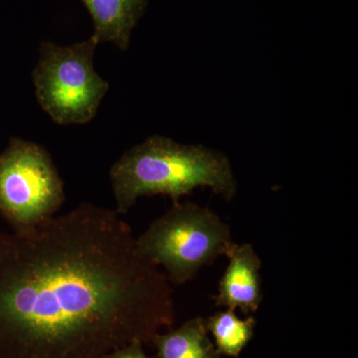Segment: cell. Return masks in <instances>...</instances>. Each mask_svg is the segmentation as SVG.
<instances>
[{
  "label": "cell",
  "mask_w": 358,
  "mask_h": 358,
  "mask_svg": "<svg viewBox=\"0 0 358 358\" xmlns=\"http://www.w3.org/2000/svg\"><path fill=\"white\" fill-rule=\"evenodd\" d=\"M115 210L0 231V358H107L176 319L171 282Z\"/></svg>",
  "instance_id": "cell-1"
},
{
  "label": "cell",
  "mask_w": 358,
  "mask_h": 358,
  "mask_svg": "<svg viewBox=\"0 0 358 358\" xmlns=\"http://www.w3.org/2000/svg\"><path fill=\"white\" fill-rule=\"evenodd\" d=\"M120 215L128 213L141 196L166 195L173 202L197 187H208L230 201L238 192L229 159L204 145H182L152 136L134 145L110 171Z\"/></svg>",
  "instance_id": "cell-2"
},
{
  "label": "cell",
  "mask_w": 358,
  "mask_h": 358,
  "mask_svg": "<svg viewBox=\"0 0 358 358\" xmlns=\"http://www.w3.org/2000/svg\"><path fill=\"white\" fill-rule=\"evenodd\" d=\"M143 257L164 273L171 284L185 285L205 266L225 255L232 245L229 225L215 212L192 202H173L136 237Z\"/></svg>",
  "instance_id": "cell-3"
},
{
  "label": "cell",
  "mask_w": 358,
  "mask_h": 358,
  "mask_svg": "<svg viewBox=\"0 0 358 358\" xmlns=\"http://www.w3.org/2000/svg\"><path fill=\"white\" fill-rule=\"evenodd\" d=\"M96 46L92 36L69 46L41 43L33 83L39 105L56 124H84L95 117L110 87L94 67Z\"/></svg>",
  "instance_id": "cell-4"
},
{
  "label": "cell",
  "mask_w": 358,
  "mask_h": 358,
  "mask_svg": "<svg viewBox=\"0 0 358 358\" xmlns=\"http://www.w3.org/2000/svg\"><path fill=\"white\" fill-rule=\"evenodd\" d=\"M64 199L62 179L48 152L11 138L0 155V214L13 230L55 215Z\"/></svg>",
  "instance_id": "cell-5"
},
{
  "label": "cell",
  "mask_w": 358,
  "mask_h": 358,
  "mask_svg": "<svg viewBox=\"0 0 358 358\" xmlns=\"http://www.w3.org/2000/svg\"><path fill=\"white\" fill-rule=\"evenodd\" d=\"M226 256L229 264L219 282L216 306L245 315L257 312L263 299L260 257L249 243L233 244Z\"/></svg>",
  "instance_id": "cell-6"
},
{
  "label": "cell",
  "mask_w": 358,
  "mask_h": 358,
  "mask_svg": "<svg viewBox=\"0 0 358 358\" xmlns=\"http://www.w3.org/2000/svg\"><path fill=\"white\" fill-rule=\"evenodd\" d=\"M94 22L92 37L98 42H110L124 51L131 33L145 14L148 0H81Z\"/></svg>",
  "instance_id": "cell-7"
},
{
  "label": "cell",
  "mask_w": 358,
  "mask_h": 358,
  "mask_svg": "<svg viewBox=\"0 0 358 358\" xmlns=\"http://www.w3.org/2000/svg\"><path fill=\"white\" fill-rule=\"evenodd\" d=\"M152 341L159 358H220L202 317H193L166 334H157Z\"/></svg>",
  "instance_id": "cell-8"
},
{
  "label": "cell",
  "mask_w": 358,
  "mask_h": 358,
  "mask_svg": "<svg viewBox=\"0 0 358 358\" xmlns=\"http://www.w3.org/2000/svg\"><path fill=\"white\" fill-rule=\"evenodd\" d=\"M256 320L253 317L242 320L234 310L219 312L206 320L208 333L213 336L220 355L237 357L253 338Z\"/></svg>",
  "instance_id": "cell-9"
},
{
  "label": "cell",
  "mask_w": 358,
  "mask_h": 358,
  "mask_svg": "<svg viewBox=\"0 0 358 358\" xmlns=\"http://www.w3.org/2000/svg\"><path fill=\"white\" fill-rule=\"evenodd\" d=\"M107 358H148L141 348V343H133L115 350Z\"/></svg>",
  "instance_id": "cell-10"
}]
</instances>
